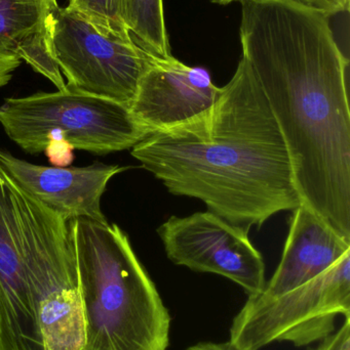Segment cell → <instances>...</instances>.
<instances>
[{"instance_id":"obj_1","label":"cell","mask_w":350,"mask_h":350,"mask_svg":"<svg viewBox=\"0 0 350 350\" xmlns=\"http://www.w3.org/2000/svg\"><path fill=\"white\" fill-rule=\"evenodd\" d=\"M240 39L287 145L301 203L350 242L349 59L330 18L293 0H242Z\"/></svg>"},{"instance_id":"obj_2","label":"cell","mask_w":350,"mask_h":350,"mask_svg":"<svg viewBox=\"0 0 350 350\" xmlns=\"http://www.w3.org/2000/svg\"><path fill=\"white\" fill-rule=\"evenodd\" d=\"M131 154L171 193L201 200L236 226L261 228L301 205L285 139L242 57L207 113L151 133Z\"/></svg>"},{"instance_id":"obj_3","label":"cell","mask_w":350,"mask_h":350,"mask_svg":"<svg viewBox=\"0 0 350 350\" xmlns=\"http://www.w3.org/2000/svg\"><path fill=\"white\" fill-rule=\"evenodd\" d=\"M84 319L82 350H168L171 318L127 234L108 221H68Z\"/></svg>"},{"instance_id":"obj_4","label":"cell","mask_w":350,"mask_h":350,"mask_svg":"<svg viewBox=\"0 0 350 350\" xmlns=\"http://www.w3.org/2000/svg\"><path fill=\"white\" fill-rule=\"evenodd\" d=\"M12 197L23 262L45 350H82L84 319L69 224L2 177Z\"/></svg>"},{"instance_id":"obj_5","label":"cell","mask_w":350,"mask_h":350,"mask_svg":"<svg viewBox=\"0 0 350 350\" xmlns=\"http://www.w3.org/2000/svg\"><path fill=\"white\" fill-rule=\"evenodd\" d=\"M0 125L29 154L62 143L103 155L132 149L149 135L127 105L70 88L6 98Z\"/></svg>"},{"instance_id":"obj_6","label":"cell","mask_w":350,"mask_h":350,"mask_svg":"<svg viewBox=\"0 0 350 350\" xmlns=\"http://www.w3.org/2000/svg\"><path fill=\"white\" fill-rule=\"evenodd\" d=\"M339 316L350 320V252L283 295L248 296L232 321L229 342L240 350H260L283 341L308 347L332 334Z\"/></svg>"},{"instance_id":"obj_7","label":"cell","mask_w":350,"mask_h":350,"mask_svg":"<svg viewBox=\"0 0 350 350\" xmlns=\"http://www.w3.org/2000/svg\"><path fill=\"white\" fill-rule=\"evenodd\" d=\"M51 55L67 88L129 107L154 55L129 33L104 30L69 6H55L47 24Z\"/></svg>"},{"instance_id":"obj_8","label":"cell","mask_w":350,"mask_h":350,"mask_svg":"<svg viewBox=\"0 0 350 350\" xmlns=\"http://www.w3.org/2000/svg\"><path fill=\"white\" fill-rule=\"evenodd\" d=\"M249 230L209 210L172 216L158 232L175 265L222 275L255 296L264 289L266 278L262 254L249 239Z\"/></svg>"},{"instance_id":"obj_9","label":"cell","mask_w":350,"mask_h":350,"mask_svg":"<svg viewBox=\"0 0 350 350\" xmlns=\"http://www.w3.org/2000/svg\"><path fill=\"white\" fill-rule=\"evenodd\" d=\"M220 92L203 68L185 65L173 55L154 57L140 80L129 111L151 135L205 114Z\"/></svg>"},{"instance_id":"obj_10","label":"cell","mask_w":350,"mask_h":350,"mask_svg":"<svg viewBox=\"0 0 350 350\" xmlns=\"http://www.w3.org/2000/svg\"><path fill=\"white\" fill-rule=\"evenodd\" d=\"M118 165L47 167L0 150V175L64 219L106 222L101 199L109 181L125 172Z\"/></svg>"},{"instance_id":"obj_11","label":"cell","mask_w":350,"mask_h":350,"mask_svg":"<svg viewBox=\"0 0 350 350\" xmlns=\"http://www.w3.org/2000/svg\"><path fill=\"white\" fill-rule=\"evenodd\" d=\"M0 350H45L5 183H0Z\"/></svg>"},{"instance_id":"obj_12","label":"cell","mask_w":350,"mask_h":350,"mask_svg":"<svg viewBox=\"0 0 350 350\" xmlns=\"http://www.w3.org/2000/svg\"><path fill=\"white\" fill-rule=\"evenodd\" d=\"M289 234L277 271L257 295L277 297L328 271L345 253L350 242L301 203L290 218Z\"/></svg>"},{"instance_id":"obj_13","label":"cell","mask_w":350,"mask_h":350,"mask_svg":"<svg viewBox=\"0 0 350 350\" xmlns=\"http://www.w3.org/2000/svg\"><path fill=\"white\" fill-rule=\"evenodd\" d=\"M58 0H0V88L20 67L18 49L47 26Z\"/></svg>"},{"instance_id":"obj_14","label":"cell","mask_w":350,"mask_h":350,"mask_svg":"<svg viewBox=\"0 0 350 350\" xmlns=\"http://www.w3.org/2000/svg\"><path fill=\"white\" fill-rule=\"evenodd\" d=\"M125 24L134 41L154 57H172L164 0H125Z\"/></svg>"},{"instance_id":"obj_15","label":"cell","mask_w":350,"mask_h":350,"mask_svg":"<svg viewBox=\"0 0 350 350\" xmlns=\"http://www.w3.org/2000/svg\"><path fill=\"white\" fill-rule=\"evenodd\" d=\"M47 24L45 28L35 33L21 44L18 57L21 61L26 62L35 72L49 79L58 90H64L67 85L51 55Z\"/></svg>"},{"instance_id":"obj_16","label":"cell","mask_w":350,"mask_h":350,"mask_svg":"<svg viewBox=\"0 0 350 350\" xmlns=\"http://www.w3.org/2000/svg\"><path fill=\"white\" fill-rule=\"evenodd\" d=\"M67 6L104 30L129 33L123 14L125 0H69Z\"/></svg>"},{"instance_id":"obj_17","label":"cell","mask_w":350,"mask_h":350,"mask_svg":"<svg viewBox=\"0 0 350 350\" xmlns=\"http://www.w3.org/2000/svg\"><path fill=\"white\" fill-rule=\"evenodd\" d=\"M308 350H350V320H345L342 326L320 341V345Z\"/></svg>"},{"instance_id":"obj_18","label":"cell","mask_w":350,"mask_h":350,"mask_svg":"<svg viewBox=\"0 0 350 350\" xmlns=\"http://www.w3.org/2000/svg\"><path fill=\"white\" fill-rule=\"evenodd\" d=\"M293 1L323 12L329 18L347 12L350 8V0H293Z\"/></svg>"},{"instance_id":"obj_19","label":"cell","mask_w":350,"mask_h":350,"mask_svg":"<svg viewBox=\"0 0 350 350\" xmlns=\"http://www.w3.org/2000/svg\"><path fill=\"white\" fill-rule=\"evenodd\" d=\"M185 350H240L228 342H199Z\"/></svg>"},{"instance_id":"obj_20","label":"cell","mask_w":350,"mask_h":350,"mask_svg":"<svg viewBox=\"0 0 350 350\" xmlns=\"http://www.w3.org/2000/svg\"><path fill=\"white\" fill-rule=\"evenodd\" d=\"M210 1L215 4H219V5H228L232 2H240L242 0H210Z\"/></svg>"},{"instance_id":"obj_21","label":"cell","mask_w":350,"mask_h":350,"mask_svg":"<svg viewBox=\"0 0 350 350\" xmlns=\"http://www.w3.org/2000/svg\"><path fill=\"white\" fill-rule=\"evenodd\" d=\"M5 183V181H4V179L2 178L1 175H0V183Z\"/></svg>"}]
</instances>
